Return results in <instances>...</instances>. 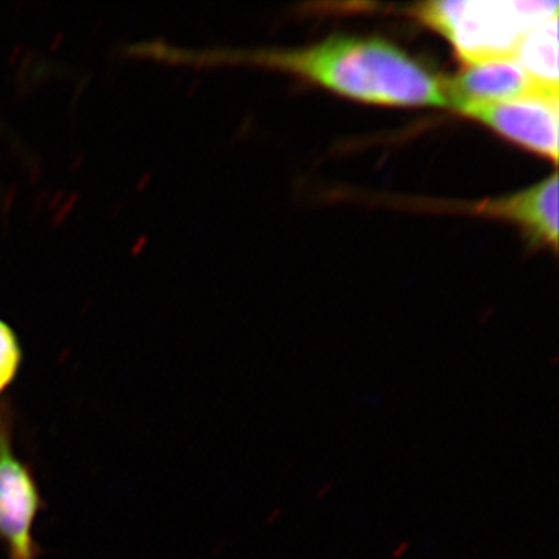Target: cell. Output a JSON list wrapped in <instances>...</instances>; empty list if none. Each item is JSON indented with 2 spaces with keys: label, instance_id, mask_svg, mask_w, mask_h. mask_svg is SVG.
I'll return each instance as SVG.
<instances>
[{
  "label": "cell",
  "instance_id": "cell-4",
  "mask_svg": "<svg viewBox=\"0 0 559 559\" xmlns=\"http://www.w3.org/2000/svg\"><path fill=\"white\" fill-rule=\"evenodd\" d=\"M452 109L469 119L480 121L502 138L557 164L559 138V97L557 95L535 94L507 102L463 103Z\"/></svg>",
  "mask_w": 559,
  "mask_h": 559
},
{
  "label": "cell",
  "instance_id": "cell-7",
  "mask_svg": "<svg viewBox=\"0 0 559 559\" xmlns=\"http://www.w3.org/2000/svg\"><path fill=\"white\" fill-rule=\"evenodd\" d=\"M558 14L522 38L513 58L540 90L559 94Z\"/></svg>",
  "mask_w": 559,
  "mask_h": 559
},
{
  "label": "cell",
  "instance_id": "cell-8",
  "mask_svg": "<svg viewBox=\"0 0 559 559\" xmlns=\"http://www.w3.org/2000/svg\"><path fill=\"white\" fill-rule=\"evenodd\" d=\"M22 362L24 349L20 337L9 322L0 319V396H3L20 377Z\"/></svg>",
  "mask_w": 559,
  "mask_h": 559
},
{
  "label": "cell",
  "instance_id": "cell-5",
  "mask_svg": "<svg viewBox=\"0 0 559 559\" xmlns=\"http://www.w3.org/2000/svg\"><path fill=\"white\" fill-rule=\"evenodd\" d=\"M444 90L450 108L463 103L507 102L535 94L559 97L536 86L513 57L465 66L451 79H444Z\"/></svg>",
  "mask_w": 559,
  "mask_h": 559
},
{
  "label": "cell",
  "instance_id": "cell-6",
  "mask_svg": "<svg viewBox=\"0 0 559 559\" xmlns=\"http://www.w3.org/2000/svg\"><path fill=\"white\" fill-rule=\"evenodd\" d=\"M558 187V175L555 173L520 193L481 202L476 212L516 224L533 245L550 246L557 250Z\"/></svg>",
  "mask_w": 559,
  "mask_h": 559
},
{
  "label": "cell",
  "instance_id": "cell-1",
  "mask_svg": "<svg viewBox=\"0 0 559 559\" xmlns=\"http://www.w3.org/2000/svg\"><path fill=\"white\" fill-rule=\"evenodd\" d=\"M142 57L173 64L250 62L293 73L352 100L404 108H450L444 79L381 38L331 36L305 49L201 55L151 43L143 46Z\"/></svg>",
  "mask_w": 559,
  "mask_h": 559
},
{
  "label": "cell",
  "instance_id": "cell-3",
  "mask_svg": "<svg viewBox=\"0 0 559 559\" xmlns=\"http://www.w3.org/2000/svg\"><path fill=\"white\" fill-rule=\"evenodd\" d=\"M14 409L0 400V546L7 559H39L35 525L44 502L35 473L14 448Z\"/></svg>",
  "mask_w": 559,
  "mask_h": 559
},
{
  "label": "cell",
  "instance_id": "cell-2",
  "mask_svg": "<svg viewBox=\"0 0 559 559\" xmlns=\"http://www.w3.org/2000/svg\"><path fill=\"white\" fill-rule=\"evenodd\" d=\"M558 9V2L533 0H444L418 3L411 14L443 36L468 66L513 57L522 38Z\"/></svg>",
  "mask_w": 559,
  "mask_h": 559
},
{
  "label": "cell",
  "instance_id": "cell-9",
  "mask_svg": "<svg viewBox=\"0 0 559 559\" xmlns=\"http://www.w3.org/2000/svg\"><path fill=\"white\" fill-rule=\"evenodd\" d=\"M407 547H409V544L407 543H404V544H401V546L399 547V549H396L395 551H393V558L395 559H399L401 557V555L404 554V551L407 550Z\"/></svg>",
  "mask_w": 559,
  "mask_h": 559
}]
</instances>
